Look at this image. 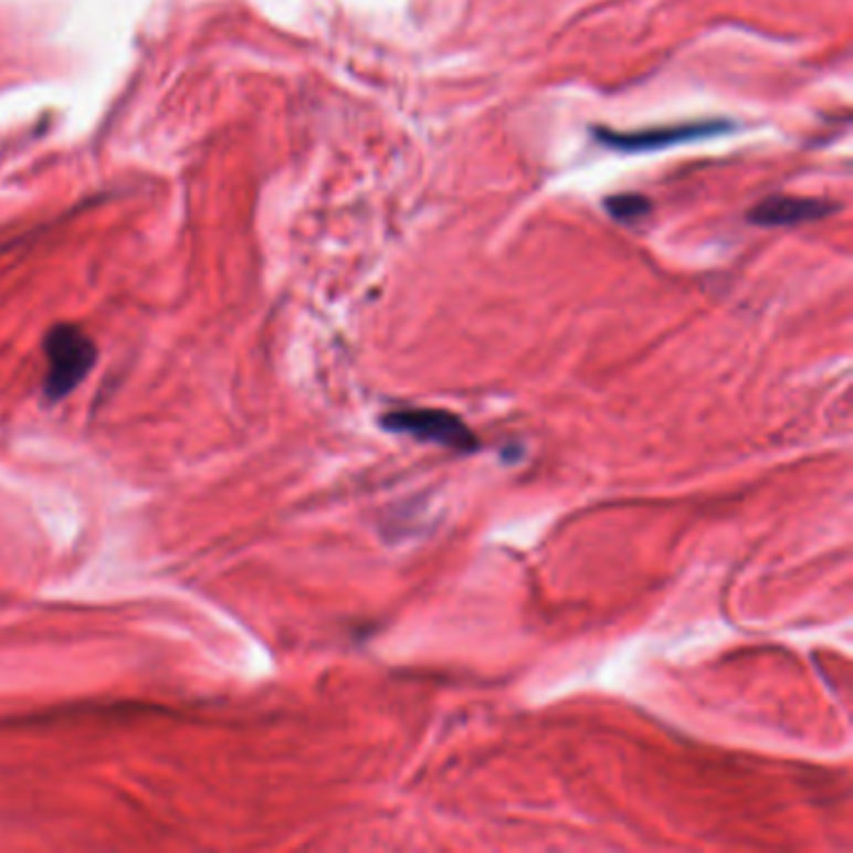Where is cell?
Masks as SVG:
<instances>
[{
    "label": "cell",
    "mask_w": 853,
    "mask_h": 853,
    "mask_svg": "<svg viewBox=\"0 0 853 853\" xmlns=\"http://www.w3.org/2000/svg\"><path fill=\"white\" fill-rule=\"evenodd\" d=\"M43 356V396L49 401H61L85 381V376L96 366L98 350L85 330L71 324H59L45 334Z\"/></svg>",
    "instance_id": "cell-1"
},
{
    "label": "cell",
    "mask_w": 853,
    "mask_h": 853,
    "mask_svg": "<svg viewBox=\"0 0 853 853\" xmlns=\"http://www.w3.org/2000/svg\"><path fill=\"white\" fill-rule=\"evenodd\" d=\"M381 425L398 435H411L421 443H433L456 453L478 451V439L461 415L443 409H393L386 411Z\"/></svg>",
    "instance_id": "cell-2"
},
{
    "label": "cell",
    "mask_w": 853,
    "mask_h": 853,
    "mask_svg": "<svg viewBox=\"0 0 853 853\" xmlns=\"http://www.w3.org/2000/svg\"><path fill=\"white\" fill-rule=\"evenodd\" d=\"M728 130V123L724 120H704V123H684V126H661V128H643V130H611V128H596V138L603 146L615 150H661L668 146H681L688 140H704L710 136H722Z\"/></svg>",
    "instance_id": "cell-3"
},
{
    "label": "cell",
    "mask_w": 853,
    "mask_h": 853,
    "mask_svg": "<svg viewBox=\"0 0 853 853\" xmlns=\"http://www.w3.org/2000/svg\"><path fill=\"white\" fill-rule=\"evenodd\" d=\"M833 208L823 201H813V198H793V196H776L766 198L764 203H758L748 221L756 225H799L809 221H819V218L829 215Z\"/></svg>",
    "instance_id": "cell-4"
},
{
    "label": "cell",
    "mask_w": 853,
    "mask_h": 853,
    "mask_svg": "<svg viewBox=\"0 0 853 853\" xmlns=\"http://www.w3.org/2000/svg\"><path fill=\"white\" fill-rule=\"evenodd\" d=\"M605 208H609V213L619 218V221H639L641 215H646L651 211L649 201L643 196H633V193H625V196H613L605 201Z\"/></svg>",
    "instance_id": "cell-5"
}]
</instances>
